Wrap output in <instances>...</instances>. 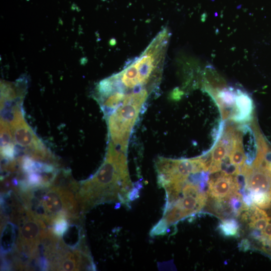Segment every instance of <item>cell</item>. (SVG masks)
I'll use <instances>...</instances> for the list:
<instances>
[{
    "mask_svg": "<svg viewBox=\"0 0 271 271\" xmlns=\"http://www.w3.org/2000/svg\"><path fill=\"white\" fill-rule=\"evenodd\" d=\"M269 157L265 156L266 158H265L264 160L266 162V164L268 166V167L271 170V154L269 155Z\"/></svg>",
    "mask_w": 271,
    "mask_h": 271,
    "instance_id": "7c38bea8",
    "label": "cell"
},
{
    "mask_svg": "<svg viewBox=\"0 0 271 271\" xmlns=\"http://www.w3.org/2000/svg\"><path fill=\"white\" fill-rule=\"evenodd\" d=\"M239 249L243 251H246L249 249L250 244L248 240L246 239H244L241 240L239 245Z\"/></svg>",
    "mask_w": 271,
    "mask_h": 271,
    "instance_id": "8fae6325",
    "label": "cell"
},
{
    "mask_svg": "<svg viewBox=\"0 0 271 271\" xmlns=\"http://www.w3.org/2000/svg\"><path fill=\"white\" fill-rule=\"evenodd\" d=\"M127 152L108 146L105 159L96 174L85 181L77 198L83 210L104 202L122 203L131 199L132 186L127 167Z\"/></svg>",
    "mask_w": 271,
    "mask_h": 271,
    "instance_id": "7a4b0ae2",
    "label": "cell"
},
{
    "mask_svg": "<svg viewBox=\"0 0 271 271\" xmlns=\"http://www.w3.org/2000/svg\"><path fill=\"white\" fill-rule=\"evenodd\" d=\"M247 191L253 203L255 205L261 209H268L270 207L271 194L254 191Z\"/></svg>",
    "mask_w": 271,
    "mask_h": 271,
    "instance_id": "9c48e42d",
    "label": "cell"
},
{
    "mask_svg": "<svg viewBox=\"0 0 271 271\" xmlns=\"http://www.w3.org/2000/svg\"><path fill=\"white\" fill-rule=\"evenodd\" d=\"M253 101L247 92L236 88L235 103L229 119L238 123L249 121L252 118Z\"/></svg>",
    "mask_w": 271,
    "mask_h": 271,
    "instance_id": "5b68a950",
    "label": "cell"
},
{
    "mask_svg": "<svg viewBox=\"0 0 271 271\" xmlns=\"http://www.w3.org/2000/svg\"><path fill=\"white\" fill-rule=\"evenodd\" d=\"M218 229L225 237H237L239 234V224L233 219L222 221L218 226Z\"/></svg>",
    "mask_w": 271,
    "mask_h": 271,
    "instance_id": "ba28073f",
    "label": "cell"
},
{
    "mask_svg": "<svg viewBox=\"0 0 271 271\" xmlns=\"http://www.w3.org/2000/svg\"><path fill=\"white\" fill-rule=\"evenodd\" d=\"M15 235L14 225L8 223L2 235L1 248L3 253H8L12 249L14 244Z\"/></svg>",
    "mask_w": 271,
    "mask_h": 271,
    "instance_id": "52a82bcc",
    "label": "cell"
},
{
    "mask_svg": "<svg viewBox=\"0 0 271 271\" xmlns=\"http://www.w3.org/2000/svg\"><path fill=\"white\" fill-rule=\"evenodd\" d=\"M22 125L19 127L18 125L16 126L15 130V138L16 141L21 146L25 147H31L34 146L35 141V137L31 131L30 128L27 127L25 124Z\"/></svg>",
    "mask_w": 271,
    "mask_h": 271,
    "instance_id": "8992f818",
    "label": "cell"
},
{
    "mask_svg": "<svg viewBox=\"0 0 271 271\" xmlns=\"http://www.w3.org/2000/svg\"><path fill=\"white\" fill-rule=\"evenodd\" d=\"M65 217H60L53 223L54 234L58 236L63 235L68 229V224Z\"/></svg>",
    "mask_w": 271,
    "mask_h": 271,
    "instance_id": "30bf717a",
    "label": "cell"
},
{
    "mask_svg": "<svg viewBox=\"0 0 271 271\" xmlns=\"http://www.w3.org/2000/svg\"><path fill=\"white\" fill-rule=\"evenodd\" d=\"M243 176L244 190L271 194V170L264 159L259 166L249 167Z\"/></svg>",
    "mask_w": 271,
    "mask_h": 271,
    "instance_id": "277c9868",
    "label": "cell"
},
{
    "mask_svg": "<svg viewBox=\"0 0 271 271\" xmlns=\"http://www.w3.org/2000/svg\"><path fill=\"white\" fill-rule=\"evenodd\" d=\"M171 35L170 30L164 28L122 70L99 82L95 96L105 113L112 112L127 98L148 99L156 91L162 79Z\"/></svg>",
    "mask_w": 271,
    "mask_h": 271,
    "instance_id": "6da1fadb",
    "label": "cell"
},
{
    "mask_svg": "<svg viewBox=\"0 0 271 271\" xmlns=\"http://www.w3.org/2000/svg\"><path fill=\"white\" fill-rule=\"evenodd\" d=\"M212 176L208 183V196L214 199H226L234 193L241 192L244 187L237 176L228 174L221 171Z\"/></svg>",
    "mask_w": 271,
    "mask_h": 271,
    "instance_id": "3957f363",
    "label": "cell"
}]
</instances>
